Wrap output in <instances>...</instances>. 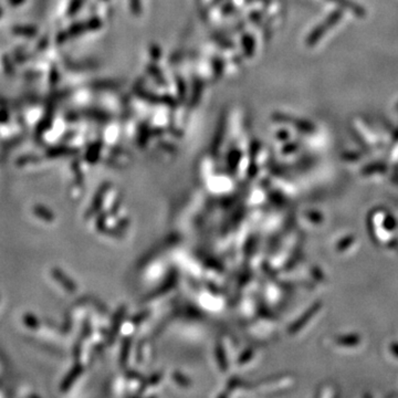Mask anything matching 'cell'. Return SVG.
I'll list each match as a JSON object with an SVG mask.
<instances>
[{"mask_svg": "<svg viewBox=\"0 0 398 398\" xmlns=\"http://www.w3.org/2000/svg\"><path fill=\"white\" fill-rule=\"evenodd\" d=\"M32 211L38 218L42 219V220L48 222V223H51L52 220H55V218H56L53 211L51 209H49L48 207L42 206V205H35L33 207Z\"/></svg>", "mask_w": 398, "mask_h": 398, "instance_id": "3", "label": "cell"}, {"mask_svg": "<svg viewBox=\"0 0 398 398\" xmlns=\"http://www.w3.org/2000/svg\"><path fill=\"white\" fill-rule=\"evenodd\" d=\"M51 276L52 278H55L65 290L69 291V292H73V291L76 289V286L72 279H70L62 270H60L59 268H53L51 270Z\"/></svg>", "mask_w": 398, "mask_h": 398, "instance_id": "2", "label": "cell"}, {"mask_svg": "<svg viewBox=\"0 0 398 398\" xmlns=\"http://www.w3.org/2000/svg\"><path fill=\"white\" fill-rule=\"evenodd\" d=\"M22 321H23V324L31 330H38L40 326L39 319L32 313H26L22 318Z\"/></svg>", "mask_w": 398, "mask_h": 398, "instance_id": "5", "label": "cell"}, {"mask_svg": "<svg viewBox=\"0 0 398 398\" xmlns=\"http://www.w3.org/2000/svg\"><path fill=\"white\" fill-rule=\"evenodd\" d=\"M341 18H342L341 11H334L333 14H331L328 19H325L317 29H314V30L312 31L310 37H308V39H307V45L308 46L316 45L318 41L321 40V38H322L323 35L326 33V31H329L330 29L335 25V23H337L338 21L341 20Z\"/></svg>", "mask_w": 398, "mask_h": 398, "instance_id": "1", "label": "cell"}, {"mask_svg": "<svg viewBox=\"0 0 398 398\" xmlns=\"http://www.w3.org/2000/svg\"><path fill=\"white\" fill-rule=\"evenodd\" d=\"M81 372H82V367L80 366V365H76L72 371H71L67 376H65V378L63 379V382H62V384H61V386H60V388H61V391H67L71 386H72V384L74 383V381L76 379V377H78L80 374H81Z\"/></svg>", "mask_w": 398, "mask_h": 398, "instance_id": "4", "label": "cell"}]
</instances>
